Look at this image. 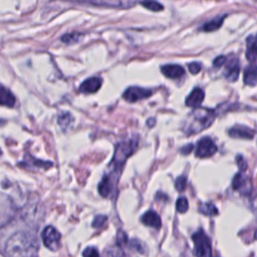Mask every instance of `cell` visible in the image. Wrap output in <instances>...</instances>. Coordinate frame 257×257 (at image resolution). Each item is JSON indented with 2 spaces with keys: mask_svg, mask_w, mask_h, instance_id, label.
<instances>
[{
  "mask_svg": "<svg viewBox=\"0 0 257 257\" xmlns=\"http://www.w3.org/2000/svg\"><path fill=\"white\" fill-rule=\"evenodd\" d=\"M247 49H246V58L252 64H255L256 61V41L255 35H250L247 38Z\"/></svg>",
  "mask_w": 257,
  "mask_h": 257,
  "instance_id": "d6986e66",
  "label": "cell"
},
{
  "mask_svg": "<svg viewBox=\"0 0 257 257\" xmlns=\"http://www.w3.org/2000/svg\"><path fill=\"white\" fill-rule=\"evenodd\" d=\"M70 122H71V116L70 114H64L58 117V124L63 128H67Z\"/></svg>",
  "mask_w": 257,
  "mask_h": 257,
  "instance_id": "f1b7e54d",
  "label": "cell"
},
{
  "mask_svg": "<svg viewBox=\"0 0 257 257\" xmlns=\"http://www.w3.org/2000/svg\"><path fill=\"white\" fill-rule=\"evenodd\" d=\"M43 241L47 248L51 251H56L61 247L62 235L54 227L47 226L42 233Z\"/></svg>",
  "mask_w": 257,
  "mask_h": 257,
  "instance_id": "5b68a950",
  "label": "cell"
},
{
  "mask_svg": "<svg viewBox=\"0 0 257 257\" xmlns=\"http://www.w3.org/2000/svg\"><path fill=\"white\" fill-rule=\"evenodd\" d=\"M103 80L101 77L93 76L86 80L80 87V92L83 93H93L101 89Z\"/></svg>",
  "mask_w": 257,
  "mask_h": 257,
  "instance_id": "7c38bea8",
  "label": "cell"
},
{
  "mask_svg": "<svg viewBox=\"0 0 257 257\" xmlns=\"http://www.w3.org/2000/svg\"><path fill=\"white\" fill-rule=\"evenodd\" d=\"M229 135L235 139H244V140H252L254 138V131L246 126L237 125L229 130Z\"/></svg>",
  "mask_w": 257,
  "mask_h": 257,
  "instance_id": "8fae6325",
  "label": "cell"
},
{
  "mask_svg": "<svg viewBox=\"0 0 257 257\" xmlns=\"http://www.w3.org/2000/svg\"><path fill=\"white\" fill-rule=\"evenodd\" d=\"M84 34L82 33H78V32H72V33H67L62 37V41L63 43L67 44V45H72V44H76L81 41L83 38Z\"/></svg>",
  "mask_w": 257,
  "mask_h": 257,
  "instance_id": "44dd1931",
  "label": "cell"
},
{
  "mask_svg": "<svg viewBox=\"0 0 257 257\" xmlns=\"http://www.w3.org/2000/svg\"><path fill=\"white\" fill-rule=\"evenodd\" d=\"M188 68H189V70L192 74H198L200 72V70H202V65L200 63L195 62V63H191L188 66Z\"/></svg>",
  "mask_w": 257,
  "mask_h": 257,
  "instance_id": "1f68e13d",
  "label": "cell"
},
{
  "mask_svg": "<svg viewBox=\"0 0 257 257\" xmlns=\"http://www.w3.org/2000/svg\"><path fill=\"white\" fill-rule=\"evenodd\" d=\"M237 164L239 166V169L244 172L247 169V162L244 160V158L242 156H237Z\"/></svg>",
  "mask_w": 257,
  "mask_h": 257,
  "instance_id": "836d02e7",
  "label": "cell"
},
{
  "mask_svg": "<svg viewBox=\"0 0 257 257\" xmlns=\"http://www.w3.org/2000/svg\"><path fill=\"white\" fill-rule=\"evenodd\" d=\"M199 211L206 216H215L218 214V209L212 203H203L202 205H200Z\"/></svg>",
  "mask_w": 257,
  "mask_h": 257,
  "instance_id": "7402d4cb",
  "label": "cell"
},
{
  "mask_svg": "<svg viewBox=\"0 0 257 257\" xmlns=\"http://www.w3.org/2000/svg\"><path fill=\"white\" fill-rule=\"evenodd\" d=\"M186 186H187V178H186V176L178 177L177 180H176V183H175L176 189L179 192H183L186 189Z\"/></svg>",
  "mask_w": 257,
  "mask_h": 257,
  "instance_id": "484cf974",
  "label": "cell"
},
{
  "mask_svg": "<svg viewBox=\"0 0 257 257\" xmlns=\"http://www.w3.org/2000/svg\"><path fill=\"white\" fill-rule=\"evenodd\" d=\"M117 181L118 179L113 177L112 175L110 174L105 175L101 183L98 184V192H100V194L103 197H106V198L112 197L113 194L116 192Z\"/></svg>",
  "mask_w": 257,
  "mask_h": 257,
  "instance_id": "30bf717a",
  "label": "cell"
},
{
  "mask_svg": "<svg viewBox=\"0 0 257 257\" xmlns=\"http://www.w3.org/2000/svg\"><path fill=\"white\" fill-rule=\"evenodd\" d=\"M204 96H205L204 91L200 88H196L191 92V93L186 98V105L191 108L198 109L200 108L201 104L204 101Z\"/></svg>",
  "mask_w": 257,
  "mask_h": 257,
  "instance_id": "4fadbf2b",
  "label": "cell"
},
{
  "mask_svg": "<svg viewBox=\"0 0 257 257\" xmlns=\"http://www.w3.org/2000/svg\"><path fill=\"white\" fill-rule=\"evenodd\" d=\"M88 4L95 5V6H106V7H114V8H129L137 4L135 1H91L87 2Z\"/></svg>",
  "mask_w": 257,
  "mask_h": 257,
  "instance_id": "2e32d148",
  "label": "cell"
},
{
  "mask_svg": "<svg viewBox=\"0 0 257 257\" xmlns=\"http://www.w3.org/2000/svg\"><path fill=\"white\" fill-rule=\"evenodd\" d=\"M152 93L153 92L148 89H143L139 87H131L126 90V92L123 94V97L129 103H135L149 97Z\"/></svg>",
  "mask_w": 257,
  "mask_h": 257,
  "instance_id": "ba28073f",
  "label": "cell"
},
{
  "mask_svg": "<svg viewBox=\"0 0 257 257\" xmlns=\"http://www.w3.org/2000/svg\"><path fill=\"white\" fill-rule=\"evenodd\" d=\"M137 147H138V141L136 139L128 140L117 144V146L116 147L113 160L110 165L113 166V168L111 169V172L109 174L118 179V176H120L127 159L135 152Z\"/></svg>",
  "mask_w": 257,
  "mask_h": 257,
  "instance_id": "3957f363",
  "label": "cell"
},
{
  "mask_svg": "<svg viewBox=\"0 0 257 257\" xmlns=\"http://www.w3.org/2000/svg\"><path fill=\"white\" fill-rule=\"evenodd\" d=\"M225 17H226L225 15H222V16H217V17L211 19L210 22H208L204 24L203 30L207 31V32H211V31H215L218 28H220Z\"/></svg>",
  "mask_w": 257,
  "mask_h": 257,
  "instance_id": "ffe728a7",
  "label": "cell"
},
{
  "mask_svg": "<svg viewBox=\"0 0 257 257\" xmlns=\"http://www.w3.org/2000/svg\"><path fill=\"white\" fill-rule=\"evenodd\" d=\"M161 70L165 76L172 78V80L180 78L185 73V70L179 65H166L161 68Z\"/></svg>",
  "mask_w": 257,
  "mask_h": 257,
  "instance_id": "5bb4252c",
  "label": "cell"
},
{
  "mask_svg": "<svg viewBox=\"0 0 257 257\" xmlns=\"http://www.w3.org/2000/svg\"><path fill=\"white\" fill-rule=\"evenodd\" d=\"M192 149H193V146L190 144V145L188 146V148H184V149L182 150V152H186L185 154H189V153L191 152V150H192Z\"/></svg>",
  "mask_w": 257,
  "mask_h": 257,
  "instance_id": "e575fe53",
  "label": "cell"
},
{
  "mask_svg": "<svg viewBox=\"0 0 257 257\" xmlns=\"http://www.w3.org/2000/svg\"><path fill=\"white\" fill-rule=\"evenodd\" d=\"M37 240L27 232H16L7 240L4 248L6 257H35Z\"/></svg>",
  "mask_w": 257,
  "mask_h": 257,
  "instance_id": "6da1fadb",
  "label": "cell"
},
{
  "mask_svg": "<svg viewBox=\"0 0 257 257\" xmlns=\"http://www.w3.org/2000/svg\"><path fill=\"white\" fill-rule=\"evenodd\" d=\"M192 240L195 244L196 257H211V240L202 229L193 234Z\"/></svg>",
  "mask_w": 257,
  "mask_h": 257,
  "instance_id": "277c9868",
  "label": "cell"
},
{
  "mask_svg": "<svg viewBox=\"0 0 257 257\" xmlns=\"http://www.w3.org/2000/svg\"><path fill=\"white\" fill-rule=\"evenodd\" d=\"M103 257H127V256L120 247L113 246L106 249Z\"/></svg>",
  "mask_w": 257,
  "mask_h": 257,
  "instance_id": "603a6c76",
  "label": "cell"
},
{
  "mask_svg": "<svg viewBox=\"0 0 257 257\" xmlns=\"http://www.w3.org/2000/svg\"><path fill=\"white\" fill-rule=\"evenodd\" d=\"M141 5L145 6L146 8L153 10V11H160L163 10V5L160 4L159 2H156V1H145V2H141Z\"/></svg>",
  "mask_w": 257,
  "mask_h": 257,
  "instance_id": "d4e9b609",
  "label": "cell"
},
{
  "mask_svg": "<svg viewBox=\"0 0 257 257\" xmlns=\"http://www.w3.org/2000/svg\"><path fill=\"white\" fill-rule=\"evenodd\" d=\"M244 83L250 87H255L256 82H257V70H256V65L251 64L248 67L245 68L244 70Z\"/></svg>",
  "mask_w": 257,
  "mask_h": 257,
  "instance_id": "ac0fdd59",
  "label": "cell"
},
{
  "mask_svg": "<svg viewBox=\"0 0 257 257\" xmlns=\"http://www.w3.org/2000/svg\"><path fill=\"white\" fill-rule=\"evenodd\" d=\"M176 208H177V211L179 213H185L188 210L189 203H188V200L185 198V197H181V198L177 200Z\"/></svg>",
  "mask_w": 257,
  "mask_h": 257,
  "instance_id": "cb8c5ba5",
  "label": "cell"
},
{
  "mask_svg": "<svg viewBox=\"0 0 257 257\" xmlns=\"http://www.w3.org/2000/svg\"><path fill=\"white\" fill-rule=\"evenodd\" d=\"M232 188L235 191H238L240 194L249 196L252 192V184L250 178L242 173H237L232 180Z\"/></svg>",
  "mask_w": 257,
  "mask_h": 257,
  "instance_id": "52a82bcc",
  "label": "cell"
},
{
  "mask_svg": "<svg viewBox=\"0 0 257 257\" xmlns=\"http://www.w3.org/2000/svg\"><path fill=\"white\" fill-rule=\"evenodd\" d=\"M117 247L125 246L128 243V237H127V234L124 231H118L117 232Z\"/></svg>",
  "mask_w": 257,
  "mask_h": 257,
  "instance_id": "83f0119b",
  "label": "cell"
},
{
  "mask_svg": "<svg viewBox=\"0 0 257 257\" xmlns=\"http://www.w3.org/2000/svg\"><path fill=\"white\" fill-rule=\"evenodd\" d=\"M217 152V146L209 137H204L198 141L196 147V156L201 159L213 156Z\"/></svg>",
  "mask_w": 257,
  "mask_h": 257,
  "instance_id": "8992f818",
  "label": "cell"
},
{
  "mask_svg": "<svg viewBox=\"0 0 257 257\" xmlns=\"http://www.w3.org/2000/svg\"><path fill=\"white\" fill-rule=\"evenodd\" d=\"M130 246H131L133 249H135V250H137V251H139V252L142 253V254H144V252H145L143 243H141L139 240H137V239H133V240L131 241V243H130Z\"/></svg>",
  "mask_w": 257,
  "mask_h": 257,
  "instance_id": "4dcf8cb0",
  "label": "cell"
},
{
  "mask_svg": "<svg viewBox=\"0 0 257 257\" xmlns=\"http://www.w3.org/2000/svg\"><path fill=\"white\" fill-rule=\"evenodd\" d=\"M83 256L84 257H100V253H98V250L95 247L91 246L85 249Z\"/></svg>",
  "mask_w": 257,
  "mask_h": 257,
  "instance_id": "f546056e",
  "label": "cell"
},
{
  "mask_svg": "<svg viewBox=\"0 0 257 257\" xmlns=\"http://www.w3.org/2000/svg\"><path fill=\"white\" fill-rule=\"evenodd\" d=\"M225 62H226V56H224V55L217 56V57L214 59V62H213V67H214V68H217V69H220L221 67L224 66Z\"/></svg>",
  "mask_w": 257,
  "mask_h": 257,
  "instance_id": "d6a6232c",
  "label": "cell"
},
{
  "mask_svg": "<svg viewBox=\"0 0 257 257\" xmlns=\"http://www.w3.org/2000/svg\"><path fill=\"white\" fill-rule=\"evenodd\" d=\"M216 112L207 108L195 109L184 122L183 131L186 135L198 134L209 128L216 117Z\"/></svg>",
  "mask_w": 257,
  "mask_h": 257,
  "instance_id": "7a4b0ae2",
  "label": "cell"
},
{
  "mask_svg": "<svg viewBox=\"0 0 257 257\" xmlns=\"http://www.w3.org/2000/svg\"><path fill=\"white\" fill-rule=\"evenodd\" d=\"M142 222L150 227H154L156 229H159L162 225L160 216L158 215L155 211H148L142 216Z\"/></svg>",
  "mask_w": 257,
  "mask_h": 257,
  "instance_id": "9a60e30c",
  "label": "cell"
},
{
  "mask_svg": "<svg viewBox=\"0 0 257 257\" xmlns=\"http://www.w3.org/2000/svg\"><path fill=\"white\" fill-rule=\"evenodd\" d=\"M15 105V96L6 88L0 87V106L12 108Z\"/></svg>",
  "mask_w": 257,
  "mask_h": 257,
  "instance_id": "e0dca14e",
  "label": "cell"
},
{
  "mask_svg": "<svg viewBox=\"0 0 257 257\" xmlns=\"http://www.w3.org/2000/svg\"><path fill=\"white\" fill-rule=\"evenodd\" d=\"M107 220H108L107 216H104V215H98V216H96L95 218L93 219V228H96V229L102 228V227L106 224Z\"/></svg>",
  "mask_w": 257,
  "mask_h": 257,
  "instance_id": "4316f807",
  "label": "cell"
},
{
  "mask_svg": "<svg viewBox=\"0 0 257 257\" xmlns=\"http://www.w3.org/2000/svg\"><path fill=\"white\" fill-rule=\"evenodd\" d=\"M225 66V77L229 82H236L238 80L239 73H240V66L239 61L236 56H230L226 57V62L224 64Z\"/></svg>",
  "mask_w": 257,
  "mask_h": 257,
  "instance_id": "9c48e42d",
  "label": "cell"
}]
</instances>
